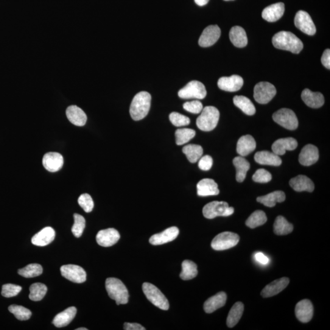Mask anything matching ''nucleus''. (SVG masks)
Here are the masks:
<instances>
[{
  "instance_id": "1",
  "label": "nucleus",
  "mask_w": 330,
  "mask_h": 330,
  "mask_svg": "<svg viewBox=\"0 0 330 330\" xmlns=\"http://www.w3.org/2000/svg\"><path fill=\"white\" fill-rule=\"evenodd\" d=\"M272 43L275 48L286 50L298 54L303 49V44L300 39L289 32H282L276 33L272 39Z\"/></svg>"
},
{
  "instance_id": "2",
  "label": "nucleus",
  "mask_w": 330,
  "mask_h": 330,
  "mask_svg": "<svg viewBox=\"0 0 330 330\" xmlns=\"http://www.w3.org/2000/svg\"><path fill=\"white\" fill-rule=\"evenodd\" d=\"M151 103V96L149 92L141 91L133 97L131 103L130 114L133 120L139 121L144 119L149 113Z\"/></svg>"
},
{
  "instance_id": "3",
  "label": "nucleus",
  "mask_w": 330,
  "mask_h": 330,
  "mask_svg": "<svg viewBox=\"0 0 330 330\" xmlns=\"http://www.w3.org/2000/svg\"><path fill=\"white\" fill-rule=\"evenodd\" d=\"M106 290L109 296L115 300L117 305L127 304L129 298L127 287L120 279L108 278L105 282Z\"/></svg>"
},
{
  "instance_id": "4",
  "label": "nucleus",
  "mask_w": 330,
  "mask_h": 330,
  "mask_svg": "<svg viewBox=\"0 0 330 330\" xmlns=\"http://www.w3.org/2000/svg\"><path fill=\"white\" fill-rule=\"evenodd\" d=\"M197 120V125L200 130L212 131L217 127L220 119V112L217 108L208 106L203 109Z\"/></svg>"
},
{
  "instance_id": "5",
  "label": "nucleus",
  "mask_w": 330,
  "mask_h": 330,
  "mask_svg": "<svg viewBox=\"0 0 330 330\" xmlns=\"http://www.w3.org/2000/svg\"><path fill=\"white\" fill-rule=\"evenodd\" d=\"M234 209L229 207L225 201H213L204 207L203 213L208 219H213L217 217H228L233 215Z\"/></svg>"
},
{
  "instance_id": "6",
  "label": "nucleus",
  "mask_w": 330,
  "mask_h": 330,
  "mask_svg": "<svg viewBox=\"0 0 330 330\" xmlns=\"http://www.w3.org/2000/svg\"><path fill=\"white\" fill-rule=\"evenodd\" d=\"M142 288L145 296L153 305L165 311L169 309L170 304L167 298L154 285L149 282H144Z\"/></svg>"
},
{
  "instance_id": "7",
  "label": "nucleus",
  "mask_w": 330,
  "mask_h": 330,
  "mask_svg": "<svg viewBox=\"0 0 330 330\" xmlns=\"http://www.w3.org/2000/svg\"><path fill=\"white\" fill-rule=\"evenodd\" d=\"M273 121L281 126L289 130H294L298 126V121L295 113L288 108H282L273 114Z\"/></svg>"
},
{
  "instance_id": "8",
  "label": "nucleus",
  "mask_w": 330,
  "mask_h": 330,
  "mask_svg": "<svg viewBox=\"0 0 330 330\" xmlns=\"http://www.w3.org/2000/svg\"><path fill=\"white\" fill-rule=\"evenodd\" d=\"M207 91L205 86L199 81L194 80L189 82L178 92L181 99H203L206 97Z\"/></svg>"
},
{
  "instance_id": "9",
  "label": "nucleus",
  "mask_w": 330,
  "mask_h": 330,
  "mask_svg": "<svg viewBox=\"0 0 330 330\" xmlns=\"http://www.w3.org/2000/svg\"><path fill=\"white\" fill-rule=\"evenodd\" d=\"M239 240L238 234L231 232H224L215 237L211 243V247L217 251L228 250L236 246Z\"/></svg>"
},
{
  "instance_id": "10",
  "label": "nucleus",
  "mask_w": 330,
  "mask_h": 330,
  "mask_svg": "<svg viewBox=\"0 0 330 330\" xmlns=\"http://www.w3.org/2000/svg\"><path fill=\"white\" fill-rule=\"evenodd\" d=\"M276 89L272 84L259 82L254 88V98L257 103L267 104L275 96Z\"/></svg>"
},
{
  "instance_id": "11",
  "label": "nucleus",
  "mask_w": 330,
  "mask_h": 330,
  "mask_svg": "<svg viewBox=\"0 0 330 330\" xmlns=\"http://www.w3.org/2000/svg\"><path fill=\"white\" fill-rule=\"evenodd\" d=\"M294 24L295 27L301 32L309 36L315 34L316 28L311 16L309 14L303 11H299L296 14Z\"/></svg>"
},
{
  "instance_id": "12",
  "label": "nucleus",
  "mask_w": 330,
  "mask_h": 330,
  "mask_svg": "<svg viewBox=\"0 0 330 330\" xmlns=\"http://www.w3.org/2000/svg\"><path fill=\"white\" fill-rule=\"evenodd\" d=\"M61 275L75 283H83L86 280V273L82 267L76 265H65L61 267Z\"/></svg>"
},
{
  "instance_id": "13",
  "label": "nucleus",
  "mask_w": 330,
  "mask_h": 330,
  "mask_svg": "<svg viewBox=\"0 0 330 330\" xmlns=\"http://www.w3.org/2000/svg\"><path fill=\"white\" fill-rule=\"evenodd\" d=\"M221 30L218 25H210L203 31L199 39V45L202 47L213 46L219 40Z\"/></svg>"
},
{
  "instance_id": "14",
  "label": "nucleus",
  "mask_w": 330,
  "mask_h": 330,
  "mask_svg": "<svg viewBox=\"0 0 330 330\" xmlns=\"http://www.w3.org/2000/svg\"><path fill=\"white\" fill-rule=\"evenodd\" d=\"M120 234L116 229L108 228L100 231L96 236L98 244L103 247H109L119 241Z\"/></svg>"
},
{
  "instance_id": "15",
  "label": "nucleus",
  "mask_w": 330,
  "mask_h": 330,
  "mask_svg": "<svg viewBox=\"0 0 330 330\" xmlns=\"http://www.w3.org/2000/svg\"><path fill=\"white\" fill-rule=\"evenodd\" d=\"M243 85V78L239 75H233L231 77H223L218 81V86L223 91L236 92Z\"/></svg>"
},
{
  "instance_id": "16",
  "label": "nucleus",
  "mask_w": 330,
  "mask_h": 330,
  "mask_svg": "<svg viewBox=\"0 0 330 330\" xmlns=\"http://www.w3.org/2000/svg\"><path fill=\"white\" fill-rule=\"evenodd\" d=\"M319 158L317 147L312 144H307L301 149L299 155V162L303 166L309 167L317 162Z\"/></svg>"
},
{
  "instance_id": "17",
  "label": "nucleus",
  "mask_w": 330,
  "mask_h": 330,
  "mask_svg": "<svg viewBox=\"0 0 330 330\" xmlns=\"http://www.w3.org/2000/svg\"><path fill=\"white\" fill-rule=\"evenodd\" d=\"M180 230L177 227H171L165 229L162 233L153 235L149 239L150 244L160 245L173 241L177 238Z\"/></svg>"
},
{
  "instance_id": "18",
  "label": "nucleus",
  "mask_w": 330,
  "mask_h": 330,
  "mask_svg": "<svg viewBox=\"0 0 330 330\" xmlns=\"http://www.w3.org/2000/svg\"><path fill=\"white\" fill-rule=\"evenodd\" d=\"M295 311L298 320L301 322L307 323L312 319L314 309L311 301L305 299L296 304Z\"/></svg>"
},
{
  "instance_id": "19",
  "label": "nucleus",
  "mask_w": 330,
  "mask_h": 330,
  "mask_svg": "<svg viewBox=\"0 0 330 330\" xmlns=\"http://www.w3.org/2000/svg\"><path fill=\"white\" fill-rule=\"evenodd\" d=\"M43 163L45 169L49 172H58L63 166V156L58 152L47 153L44 156Z\"/></svg>"
},
{
  "instance_id": "20",
  "label": "nucleus",
  "mask_w": 330,
  "mask_h": 330,
  "mask_svg": "<svg viewBox=\"0 0 330 330\" xmlns=\"http://www.w3.org/2000/svg\"><path fill=\"white\" fill-rule=\"evenodd\" d=\"M289 283V279L288 278H281L276 279L271 283L268 284L262 290L261 295L263 297L268 298L278 294Z\"/></svg>"
},
{
  "instance_id": "21",
  "label": "nucleus",
  "mask_w": 330,
  "mask_h": 330,
  "mask_svg": "<svg viewBox=\"0 0 330 330\" xmlns=\"http://www.w3.org/2000/svg\"><path fill=\"white\" fill-rule=\"evenodd\" d=\"M197 194L200 197L216 196L220 194L218 184L212 179H204L197 184Z\"/></svg>"
},
{
  "instance_id": "22",
  "label": "nucleus",
  "mask_w": 330,
  "mask_h": 330,
  "mask_svg": "<svg viewBox=\"0 0 330 330\" xmlns=\"http://www.w3.org/2000/svg\"><path fill=\"white\" fill-rule=\"evenodd\" d=\"M284 11L283 3H277L265 8L262 11V17L267 22H275L282 18L284 15Z\"/></svg>"
},
{
  "instance_id": "23",
  "label": "nucleus",
  "mask_w": 330,
  "mask_h": 330,
  "mask_svg": "<svg viewBox=\"0 0 330 330\" xmlns=\"http://www.w3.org/2000/svg\"><path fill=\"white\" fill-rule=\"evenodd\" d=\"M301 99L309 107L318 108L322 107L325 99L320 92H314L309 89H304L301 93Z\"/></svg>"
},
{
  "instance_id": "24",
  "label": "nucleus",
  "mask_w": 330,
  "mask_h": 330,
  "mask_svg": "<svg viewBox=\"0 0 330 330\" xmlns=\"http://www.w3.org/2000/svg\"><path fill=\"white\" fill-rule=\"evenodd\" d=\"M290 186L296 192H312L314 190V184L309 178L304 175H298L291 179Z\"/></svg>"
},
{
  "instance_id": "25",
  "label": "nucleus",
  "mask_w": 330,
  "mask_h": 330,
  "mask_svg": "<svg viewBox=\"0 0 330 330\" xmlns=\"http://www.w3.org/2000/svg\"><path fill=\"white\" fill-rule=\"evenodd\" d=\"M298 146V142L293 138H285L277 139L272 145L273 152L278 155L285 154L286 150H293Z\"/></svg>"
},
{
  "instance_id": "26",
  "label": "nucleus",
  "mask_w": 330,
  "mask_h": 330,
  "mask_svg": "<svg viewBox=\"0 0 330 330\" xmlns=\"http://www.w3.org/2000/svg\"><path fill=\"white\" fill-rule=\"evenodd\" d=\"M69 121L76 126L82 127L87 121V116L82 109L76 105L70 106L66 110Z\"/></svg>"
},
{
  "instance_id": "27",
  "label": "nucleus",
  "mask_w": 330,
  "mask_h": 330,
  "mask_svg": "<svg viewBox=\"0 0 330 330\" xmlns=\"http://www.w3.org/2000/svg\"><path fill=\"white\" fill-rule=\"evenodd\" d=\"M55 237V231L51 227L45 228L38 233L35 235L32 239L33 245L39 247H44L54 241Z\"/></svg>"
},
{
  "instance_id": "28",
  "label": "nucleus",
  "mask_w": 330,
  "mask_h": 330,
  "mask_svg": "<svg viewBox=\"0 0 330 330\" xmlns=\"http://www.w3.org/2000/svg\"><path fill=\"white\" fill-rule=\"evenodd\" d=\"M254 160L257 163L270 166L278 167L282 163L281 158L279 155L267 150L256 152L254 155Z\"/></svg>"
},
{
  "instance_id": "29",
  "label": "nucleus",
  "mask_w": 330,
  "mask_h": 330,
  "mask_svg": "<svg viewBox=\"0 0 330 330\" xmlns=\"http://www.w3.org/2000/svg\"><path fill=\"white\" fill-rule=\"evenodd\" d=\"M256 142L253 137L247 135L240 137L237 144V152L240 156H245L255 150Z\"/></svg>"
},
{
  "instance_id": "30",
  "label": "nucleus",
  "mask_w": 330,
  "mask_h": 330,
  "mask_svg": "<svg viewBox=\"0 0 330 330\" xmlns=\"http://www.w3.org/2000/svg\"><path fill=\"white\" fill-rule=\"evenodd\" d=\"M227 295L224 292H220L209 298L204 304V309L206 313H212L225 305Z\"/></svg>"
},
{
  "instance_id": "31",
  "label": "nucleus",
  "mask_w": 330,
  "mask_h": 330,
  "mask_svg": "<svg viewBox=\"0 0 330 330\" xmlns=\"http://www.w3.org/2000/svg\"><path fill=\"white\" fill-rule=\"evenodd\" d=\"M76 314V307L74 306L69 307L68 309L56 315L54 319L53 320L52 323L57 328H62V327L68 325L74 319Z\"/></svg>"
},
{
  "instance_id": "32",
  "label": "nucleus",
  "mask_w": 330,
  "mask_h": 330,
  "mask_svg": "<svg viewBox=\"0 0 330 330\" xmlns=\"http://www.w3.org/2000/svg\"><path fill=\"white\" fill-rule=\"evenodd\" d=\"M229 39L234 46L238 48L247 46L248 38L247 33L241 27H233L229 32Z\"/></svg>"
},
{
  "instance_id": "33",
  "label": "nucleus",
  "mask_w": 330,
  "mask_h": 330,
  "mask_svg": "<svg viewBox=\"0 0 330 330\" xmlns=\"http://www.w3.org/2000/svg\"><path fill=\"white\" fill-rule=\"evenodd\" d=\"M286 200V195L282 191H275L257 198V202L268 208H273L277 203H282Z\"/></svg>"
},
{
  "instance_id": "34",
  "label": "nucleus",
  "mask_w": 330,
  "mask_h": 330,
  "mask_svg": "<svg viewBox=\"0 0 330 330\" xmlns=\"http://www.w3.org/2000/svg\"><path fill=\"white\" fill-rule=\"evenodd\" d=\"M233 163L236 169V180L239 183H242L245 180L248 171L250 169V164L242 156L235 157Z\"/></svg>"
},
{
  "instance_id": "35",
  "label": "nucleus",
  "mask_w": 330,
  "mask_h": 330,
  "mask_svg": "<svg viewBox=\"0 0 330 330\" xmlns=\"http://www.w3.org/2000/svg\"><path fill=\"white\" fill-rule=\"evenodd\" d=\"M233 102L237 107L248 116H253L256 113V108L252 102L248 97L243 96H236L234 97Z\"/></svg>"
},
{
  "instance_id": "36",
  "label": "nucleus",
  "mask_w": 330,
  "mask_h": 330,
  "mask_svg": "<svg viewBox=\"0 0 330 330\" xmlns=\"http://www.w3.org/2000/svg\"><path fill=\"white\" fill-rule=\"evenodd\" d=\"M244 311V305L242 302H237L232 307L227 318V325L229 328H233L239 322Z\"/></svg>"
},
{
  "instance_id": "37",
  "label": "nucleus",
  "mask_w": 330,
  "mask_h": 330,
  "mask_svg": "<svg viewBox=\"0 0 330 330\" xmlns=\"http://www.w3.org/2000/svg\"><path fill=\"white\" fill-rule=\"evenodd\" d=\"M274 233L278 236H283L291 233L293 226L291 223L287 222L284 217L278 216L276 218L273 225Z\"/></svg>"
},
{
  "instance_id": "38",
  "label": "nucleus",
  "mask_w": 330,
  "mask_h": 330,
  "mask_svg": "<svg viewBox=\"0 0 330 330\" xmlns=\"http://www.w3.org/2000/svg\"><path fill=\"white\" fill-rule=\"evenodd\" d=\"M183 151L187 159L192 163L200 160L203 154V147L197 144H189L183 147Z\"/></svg>"
},
{
  "instance_id": "39",
  "label": "nucleus",
  "mask_w": 330,
  "mask_h": 330,
  "mask_svg": "<svg viewBox=\"0 0 330 330\" xmlns=\"http://www.w3.org/2000/svg\"><path fill=\"white\" fill-rule=\"evenodd\" d=\"M198 275L197 265L195 262L185 260L182 264V272L180 277L183 280H190Z\"/></svg>"
},
{
  "instance_id": "40",
  "label": "nucleus",
  "mask_w": 330,
  "mask_h": 330,
  "mask_svg": "<svg viewBox=\"0 0 330 330\" xmlns=\"http://www.w3.org/2000/svg\"><path fill=\"white\" fill-rule=\"evenodd\" d=\"M267 217L265 212L262 211H256L246 221V225L250 228H256L262 226L267 222Z\"/></svg>"
},
{
  "instance_id": "41",
  "label": "nucleus",
  "mask_w": 330,
  "mask_h": 330,
  "mask_svg": "<svg viewBox=\"0 0 330 330\" xmlns=\"http://www.w3.org/2000/svg\"><path fill=\"white\" fill-rule=\"evenodd\" d=\"M29 298L31 300L39 301L43 300L47 292V287L44 284L34 283L30 287Z\"/></svg>"
},
{
  "instance_id": "42",
  "label": "nucleus",
  "mask_w": 330,
  "mask_h": 330,
  "mask_svg": "<svg viewBox=\"0 0 330 330\" xmlns=\"http://www.w3.org/2000/svg\"><path fill=\"white\" fill-rule=\"evenodd\" d=\"M195 135V131L191 128H180L175 133L176 144L179 146L186 144L194 138Z\"/></svg>"
},
{
  "instance_id": "43",
  "label": "nucleus",
  "mask_w": 330,
  "mask_h": 330,
  "mask_svg": "<svg viewBox=\"0 0 330 330\" xmlns=\"http://www.w3.org/2000/svg\"><path fill=\"white\" fill-rule=\"evenodd\" d=\"M43 272V267L38 264H30L18 271L20 275L26 278H35V277L41 275Z\"/></svg>"
},
{
  "instance_id": "44",
  "label": "nucleus",
  "mask_w": 330,
  "mask_h": 330,
  "mask_svg": "<svg viewBox=\"0 0 330 330\" xmlns=\"http://www.w3.org/2000/svg\"><path fill=\"white\" fill-rule=\"evenodd\" d=\"M8 309L20 320H29L32 314V312L29 309L22 306L14 304V305H11Z\"/></svg>"
},
{
  "instance_id": "45",
  "label": "nucleus",
  "mask_w": 330,
  "mask_h": 330,
  "mask_svg": "<svg viewBox=\"0 0 330 330\" xmlns=\"http://www.w3.org/2000/svg\"><path fill=\"white\" fill-rule=\"evenodd\" d=\"M74 218V224L72 228V232L75 237L79 238L82 236L84 229L85 228L86 221L85 218L78 214H75Z\"/></svg>"
},
{
  "instance_id": "46",
  "label": "nucleus",
  "mask_w": 330,
  "mask_h": 330,
  "mask_svg": "<svg viewBox=\"0 0 330 330\" xmlns=\"http://www.w3.org/2000/svg\"><path fill=\"white\" fill-rule=\"evenodd\" d=\"M170 120L173 125L176 127L186 126L190 123L189 117L177 113V112H173L170 114Z\"/></svg>"
},
{
  "instance_id": "47",
  "label": "nucleus",
  "mask_w": 330,
  "mask_h": 330,
  "mask_svg": "<svg viewBox=\"0 0 330 330\" xmlns=\"http://www.w3.org/2000/svg\"><path fill=\"white\" fill-rule=\"evenodd\" d=\"M22 288L18 285L6 284L2 286V295L6 298L14 297L18 295Z\"/></svg>"
},
{
  "instance_id": "48",
  "label": "nucleus",
  "mask_w": 330,
  "mask_h": 330,
  "mask_svg": "<svg viewBox=\"0 0 330 330\" xmlns=\"http://www.w3.org/2000/svg\"><path fill=\"white\" fill-rule=\"evenodd\" d=\"M78 203L85 212L89 213L94 208V201L91 196L87 194H83L78 198Z\"/></svg>"
},
{
  "instance_id": "49",
  "label": "nucleus",
  "mask_w": 330,
  "mask_h": 330,
  "mask_svg": "<svg viewBox=\"0 0 330 330\" xmlns=\"http://www.w3.org/2000/svg\"><path fill=\"white\" fill-rule=\"evenodd\" d=\"M272 179V175L264 169L257 170L253 176V180L258 183H269Z\"/></svg>"
},
{
  "instance_id": "50",
  "label": "nucleus",
  "mask_w": 330,
  "mask_h": 330,
  "mask_svg": "<svg viewBox=\"0 0 330 330\" xmlns=\"http://www.w3.org/2000/svg\"><path fill=\"white\" fill-rule=\"evenodd\" d=\"M183 107L185 110L190 113L199 114L203 110V105L199 100H194L184 103Z\"/></svg>"
},
{
  "instance_id": "51",
  "label": "nucleus",
  "mask_w": 330,
  "mask_h": 330,
  "mask_svg": "<svg viewBox=\"0 0 330 330\" xmlns=\"http://www.w3.org/2000/svg\"><path fill=\"white\" fill-rule=\"evenodd\" d=\"M212 165H213V159L208 155L201 156L198 163L200 169L203 171L211 170Z\"/></svg>"
},
{
  "instance_id": "52",
  "label": "nucleus",
  "mask_w": 330,
  "mask_h": 330,
  "mask_svg": "<svg viewBox=\"0 0 330 330\" xmlns=\"http://www.w3.org/2000/svg\"><path fill=\"white\" fill-rule=\"evenodd\" d=\"M321 64L325 67L326 69H330V50L326 49L323 52L322 57L321 58Z\"/></svg>"
},
{
  "instance_id": "53",
  "label": "nucleus",
  "mask_w": 330,
  "mask_h": 330,
  "mask_svg": "<svg viewBox=\"0 0 330 330\" xmlns=\"http://www.w3.org/2000/svg\"><path fill=\"white\" fill-rule=\"evenodd\" d=\"M124 329L125 330H145L146 328L140 324L137 323H125Z\"/></svg>"
},
{
  "instance_id": "54",
  "label": "nucleus",
  "mask_w": 330,
  "mask_h": 330,
  "mask_svg": "<svg viewBox=\"0 0 330 330\" xmlns=\"http://www.w3.org/2000/svg\"><path fill=\"white\" fill-rule=\"evenodd\" d=\"M256 261L262 265H267L270 262L268 257L262 253H257L255 254Z\"/></svg>"
},
{
  "instance_id": "55",
  "label": "nucleus",
  "mask_w": 330,
  "mask_h": 330,
  "mask_svg": "<svg viewBox=\"0 0 330 330\" xmlns=\"http://www.w3.org/2000/svg\"><path fill=\"white\" fill-rule=\"evenodd\" d=\"M196 4L200 7H203L208 4L209 0H195Z\"/></svg>"
},
{
  "instance_id": "56",
  "label": "nucleus",
  "mask_w": 330,
  "mask_h": 330,
  "mask_svg": "<svg viewBox=\"0 0 330 330\" xmlns=\"http://www.w3.org/2000/svg\"><path fill=\"white\" fill-rule=\"evenodd\" d=\"M77 330H88L86 328H77Z\"/></svg>"
},
{
  "instance_id": "57",
  "label": "nucleus",
  "mask_w": 330,
  "mask_h": 330,
  "mask_svg": "<svg viewBox=\"0 0 330 330\" xmlns=\"http://www.w3.org/2000/svg\"><path fill=\"white\" fill-rule=\"evenodd\" d=\"M225 1L228 2V1H233V0H225Z\"/></svg>"
}]
</instances>
